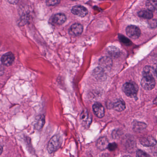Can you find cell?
<instances>
[{"label":"cell","mask_w":157,"mask_h":157,"mask_svg":"<svg viewBox=\"0 0 157 157\" xmlns=\"http://www.w3.org/2000/svg\"><path fill=\"white\" fill-rule=\"evenodd\" d=\"M61 138L58 135H54L49 142L48 145V151L52 154L58 150L61 145Z\"/></svg>","instance_id":"cell-1"},{"label":"cell","mask_w":157,"mask_h":157,"mask_svg":"<svg viewBox=\"0 0 157 157\" xmlns=\"http://www.w3.org/2000/svg\"><path fill=\"white\" fill-rule=\"evenodd\" d=\"M123 88L126 96L131 98L135 97L138 91V86L133 82L125 83Z\"/></svg>","instance_id":"cell-2"},{"label":"cell","mask_w":157,"mask_h":157,"mask_svg":"<svg viewBox=\"0 0 157 157\" xmlns=\"http://www.w3.org/2000/svg\"><path fill=\"white\" fill-rule=\"evenodd\" d=\"M155 80L154 77H144L141 81L142 87L147 90H152L155 87Z\"/></svg>","instance_id":"cell-3"},{"label":"cell","mask_w":157,"mask_h":157,"mask_svg":"<svg viewBox=\"0 0 157 157\" xmlns=\"http://www.w3.org/2000/svg\"><path fill=\"white\" fill-rule=\"evenodd\" d=\"M67 17L64 14L62 13L55 14L50 18V22L52 24L57 26H60L66 22Z\"/></svg>","instance_id":"cell-4"},{"label":"cell","mask_w":157,"mask_h":157,"mask_svg":"<svg viewBox=\"0 0 157 157\" xmlns=\"http://www.w3.org/2000/svg\"><path fill=\"white\" fill-rule=\"evenodd\" d=\"M127 35L131 38L136 39L141 35V30L138 27L135 26H128L126 29Z\"/></svg>","instance_id":"cell-5"},{"label":"cell","mask_w":157,"mask_h":157,"mask_svg":"<svg viewBox=\"0 0 157 157\" xmlns=\"http://www.w3.org/2000/svg\"><path fill=\"white\" fill-rule=\"evenodd\" d=\"M71 12L74 14L80 17H84L88 14L87 9L81 5H77L73 6L71 9Z\"/></svg>","instance_id":"cell-6"},{"label":"cell","mask_w":157,"mask_h":157,"mask_svg":"<svg viewBox=\"0 0 157 157\" xmlns=\"http://www.w3.org/2000/svg\"><path fill=\"white\" fill-rule=\"evenodd\" d=\"M80 120L81 123L84 126L88 127L91 124L92 118L87 110L85 109L80 114Z\"/></svg>","instance_id":"cell-7"},{"label":"cell","mask_w":157,"mask_h":157,"mask_svg":"<svg viewBox=\"0 0 157 157\" xmlns=\"http://www.w3.org/2000/svg\"><path fill=\"white\" fill-rule=\"evenodd\" d=\"M14 56L12 53H6L2 56L1 61L5 66H9L13 64L14 61Z\"/></svg>","instance_id":"cell-8"},{"label":"cell","mask_w":157,"mask_h":157,"mask_svg":"<svg viewBox=\"0 0 157 157\" xmlns=\"http://www.w3.org/2000/svg\"><path fill=\"white\" fill-rule=\"evenodd\" d=\"M83 31V26L81 24L75 23L72 25L69 29L70 35L74 37H77L82 34Z\"/></svg>","instance_id":"cell-9"},{"label":"cell","mask_w":157,"mask_h":157,"mask_svg":"<svg viewBox=\"0 0 157 157\" xmlns=\"http://www.w3.org/2000/svg\"><path fill=\"white\" fill-rule=\"evenodd\" d=\"M93 111L95 115L99 118H103L105 115L104 107L101 103H96L92 106Z\"/></svg>","instance_id":"cell-10"},{"label":"cell","mask_w":157,"mask_h":157,"mask_svg":"<svg viewBox=\"0 0 157 157\" xmlns=\"http://www.w3.org/2000/svg\"><path fill=\"white\" fill-rule=\"evenodd\" d=\"M142 145L147 147H154L157 144L156 140L152 136H147L143 137L140 140Z\"/></svg>","instance_id":"cell-11"},{"label":"cell","mask_w":157,"mask_h":157,"mask_svg":"<svg viewBox=\"0 0 157 157\" xmlns=\"http://www.w3.org/2000/svg\"><path fill=\"white\" fill-rule=\"evenodd\" d=\"M45 123V116L43 115H39L36 118V120H35L34 126H35L36 129L39 131L43 128Z\"/></svg>","instance_id":"cell-12"},{"label":"cell","mask_w":157,"mask_h":157,"mask_svg":"<svg viewBox=\"0 0 157 157\" xmlns=\"http://www.w3.org/2000/svg\"><path fill=\"white\" fill-rule=\"evenodd\" d=\"M109 144L108 139L106 137H102L97 141V146L100 150H103L108 148Z\"/></svg>","instance_id":"cell-13"},{"label":"cell","mask_w":157,"mask_h":157,"mask_svg":"<svg viewBox=\"0 0 157 157\" xmlns=\"http://www.w3.org/2000/svg\"><path fill=\"white\" fill-rule=\"evenodd\" d=\"M143 76L155 78V77L156 76L155 69L151 66H146L143 71Z\"/></svg>","instance_id":"cell-14"},{"label":"cell","mask_w":157,"mask_h":157,"mask_svg":"<svg viewBox=\"0 0 157 157\" xmlns=\"http://www.w3.org/2000/svg\"><path fill=\"white\" fill-rule=\"evenodd\" d=\"M113 108L116 111H123L125 109V103L123 100H119L113 104Z\"/></svg>","instance_id":"cell-15"},{"label":"cell","mask_w":157,"mask_h":157,"mask_svg":"<svg viewBox=\"0 0 157 157\" xmlns=\"http://www.w3.org/2000/svg\"><path fill=\"white\" fill-rule=\"evenodd\" d=\"M138 15L144 19H150L153 17V13L148 9L140 11L138 13Z\"/></svg>","instance_id":"cell-16"},{"label":"cell","mask_w":157,"mask_h":157,"mask_svg":"<svg viewBox=\"0 0 157 157\" xmlns=\"http://www.w3.org/2000/svg\"><path fill=\"white\" fill-rule=\"evenodd\" d=\"M147 127V125L146 124L142 122H136L133 125V130L135 131L140 132L143 131L144 130H145Z\"/></svg>","instance_id":"cell-17"},{"label":"cell","mask_w":157,"mask_h":157,"mask_svg":"<svg viewBox=\"0 0 157 157\" xmlns=\"http://www.w3.org/2000/svg\"><path fill=\"white\" fill-rule=\"evenodd\" d=\"M147 6L148 10L153 13L157 12V1H148L147 2Z\"/></svg>","instance_id":"cell-18"},{"label":"cell","mask_w":157,"mask_h":157,"mask_svg":"<svg viewBox=\"0 0 157 157\" xmlns=\"http://www.w3.org/2000/svg\"><path fill=\"white\" fill-rule=\"evenodd\" d=\"M136 157H150L146 153L142 150H139L136 152Z\"/></svg>","instance_id":"cell-19"},{"label":"cell","mask_w":157,"mask_h":157,"mask_svg":"<svg viewBox=\"0 0 157 157\" xmlns=\"http://www.w3.org/2000/svg\"><path fill=\"white\" fill-rule=\"evenodd\" d=\"M117 144L116 143H109L108 146V148L110 151H113L117 148Z\"/></svg>","instance_id":"cell-20"},{"label":"cell","mask_w":157,"mask_h":157,"mask_svg":"<svg viewBox=\"0 0 157 157\" xmlns=\"http://www.w3.org/2000/svg\"><path fill=\"white\" fill-rule=\"evenodd\" d=\"M60 2L59 1H47V4L48 6H54L58 4Z\"/></svg>","instance_id":"cell-21"},{"label":"cell","mask_w":157,"mask_h":157,"mask_svg":"<svg viewBox=\"0 0 157 157\" xmlns=\"http://www.w3.org/2000/svg\"><path fill=\"white\" fill-rule=\"evenodd\" d=\"M2 147L0 146V155L2 154Z\"/></svg>","instance_id":"cell-22"},{"label":"cell","mask_w":157,"mask_h":157,"mask_svg":"<svg viewBox=\"0 0 157 157\" xmlns=\"http://www.w3.org/2000/svg\"><path fill=\"white\" fill-rule=\"evenodd\" d=\"M155 71L156 75V76L157 77V67H156V69H155Z\"/></svg>","instance_id":"cell-23"},{"label":"cell","mask_w":157,"mask_h":157,"mask_svg":"<svg viewBox=\"0 0 157 157\" xmlns=\"http://www.w3.org/2000/svg\"><path fill=\"white\" fill-rule=\"evenodd\" d=\"M123 157H131V156H129V155H125V156H124Z\"/></svg>","instance_id":"cell-24"}]
</instances>
